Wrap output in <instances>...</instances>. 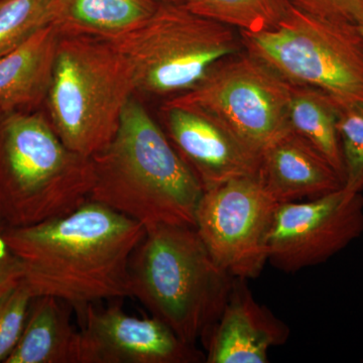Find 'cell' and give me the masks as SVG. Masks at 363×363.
<instances>
[{"label": "cell", "instance_id": "obj_1", "mask_svg": "<svg viewBox=\"0 0 363 363\" xmlns=\"http://www.w3.org/2000/svg\"><path fill=\"white\" fill-rule=\"evenodd\" d=\"M145 234L138 221L90 199L63 216L4 228L33 297L52 296L80 311L131 297L128 267Z\"/></svg>", "mask_w": 363, "mask_h": 363}, {"label": "cell", "instance_id": "obj_2", "mask_svg": "<svg viewBox=\"0 0 363 363\" xmlns=\"http://www.w3.org/2000/svg\"><path fill=\"white\" fill-rule=\"evenodd\" d=\"M91 161L95 183L90 200L138 221L145 230L160 225L195 228L204 190L135 97L113 140Z\"/></svg>", "mask_w": 363, "mask_h": 363}, {"label": "cell", "instance_id": "obj_3", "mask_svg": "<svg viewBox=\"0 0 363 363\" xmlns=\"http://www.w3.org/2000/svg\"><path fill=\"white\" fill-rule=\"evenodd\" d=\"M128 271L131 297L193 346L211 333L234 281L217 266L194 227L187 226L145 230Z\"/></svg>", "mask_w": 363, "mask_h": 363}, {"label": "cell", "instance_id": "obj_4", "mask_svg": "<svg viewBox=\"0 0 363 363\" xmlns=\"http://www.w3.org/2000/svg\"><path fill=\"white\" fill-rule=\"evenodd\" d=\"M92 161L60 140L39 111L0 109V220L33 225L63 216L90 199Z\"/></svg>", "mask_w": 363, "mask_h": 363}, {"label": "cell", "instance_id": "obj_5", "mask_svg": "<svg viewBox=\"0 0 363 363\" xmlns=\"http://www.w3.org/2000/svg\"><path fill=\"white\" fill-rule=\"evenodd\" d=\"M136 91L130 63L108 40L61 35L45 104L67 149L87 159L101 152Z\"/></svg>", "mask_w": 363, "mask_h": 363}, {"label": "cell", "instance_id": "obj_6", "mask_svg": "<svg viewBox=\"0 0 363 363\" xmlns=\"http://www.w3.org/2000/svg\"><path fill=\"white\" fill-rule=\"evenodd\" d=\"M108 40L130 63L138 91L164 100L194 87L217 62L243 49L235 28L169 2H159L140 26Z\"/></svg>", "mask_w": 363, "mask_h": 363}, {"label": "cell", "instance_id": "obj_7", "mask_svg": "<svg viewBox=\"0 0 363 363\" xmlns=\"http://www.w3.org/2000/svg\"><path fill=\"white\" fill-rule=\"evenodd\" d=\"M240 35L245 51L290 84L316 88L340 104H363V35L357 23L291 6L274 28Z\"/></svg>", "mask_w": 363, "mask_h": 363}, {"label": "cell", "instance_id": "obj_8", "mask_svg": "<svg viewBox=\"0 0 363 363\" xmlns=\"http://www.w3.org/2000/svg\"><path fill=\"white\" fill-rule=\"evenodd\" d=\"M291 85L240 50L217 62L194 87L162 104L211 116L260 156L288 130Z\"/></svg>", "mask_w": 363, "mask_h": 363}, {"label": "cell", "instance_id": "obj_9", "mask_svg": "<svg viewBox=\"0 0 363 363\" xmlns=\"http://www.w3.org/2000/svg\"><path fill=\"white\" fill-rule=\"evenodd\" d=\"M278 205L257 177L233 179L203 192L195 229L217 266L229 276L257 279L269 262Z\"/></svg>", "mask_w": 363, "mask_h": 363}, {"label": "cell", "instance_id": "obj_10", "mask_svg": "<svg viewBox=\"0 0 363 363\" xmlns=\"http://www.w3.org/2000/svg\"><path fill=\"white\" fill-rule=\"evenodd\" d=\"M363 234V195L345 188L307 201L279 204L269 262L285 272L318 266Z\"/></svg>", "mask_w": 363, "mask_h": 363}, {"label": "cell", "instance_id": "obj_11", "mask_svg": "<svg viewBox=\"0 0 363 363\" xmlns=\"http://www.w3.org/2000/svg\"><path fill=\"white\" fill-rule=\"evenodd\" d=\"M78 363H199L206 355L157 318L126 314L119 306L81 311Z\"/></svg>", "mask_w": 363, "mask_h": 363}, {"label": "cell", "instance_id": "obj_12", "mask_svg": "<svg viewBox=\"0 0 363 363\" xmlns=\"http://www.w3.org/2000/svg\"><path fill=\"white\" fill-rule=\"evenodd\" d=\"M161 111L162 130L203 190L233 179L257 176L259 155L211 116L166 104Z\"/></svg>", "mask_w": 363, "mask_h": 363}, {"label": "cell", "instance_id": "obj_13", "mask_svg": "<svg viewBox=\"0 0 363 363\" xmlns=\"http://www.w3.org/2000/svg\"><path fill=\"white\" fill-rule=\"evenodd\" d=\"M290 328L259 304L247 279H234L220 318L204 342L207 363H267L272 348L283 345Z\"/></svg>", "mask_w": 363, "mask_h": 363}, {"label": "cell", "instance_id": "obj_14", "mask_svg": "<svg viewBox=\"0 0 363 363\" xmlns=\"http://www.w3.org/2000/svg\"><path fill=\"white\" fill-rule=\"evenodd\" d=\"M257 177L278 204L316 199L344 188L330 162L290 128L262 150Z\"/></svg>", "mask_w": 363, "mask_h": 363}, {"label": "cell", "instance_id": "obj_15", "mask_svg": "<svg viewBox=\"0 0 363 363\" xmlns=\"http://www.w3.org/2000/svg\"><path fill=\"white\" fill-rule=\"evenodd\" d=\"M60 38L49 25L0 57V109L39 111L51 85Z\"/></svg>", "mask_w": 363, "mask_h": 363}, {"label": "cell", "instance_id": "obj_16", "mask_svg": "<svg viewBox=\"0 0 363 363\" xmlns=\"http://www.w3.org/2000/svg\"><path fill=\"white\" fill-rule=\"evenodd\" d=\"M72 306L52 296L33 298L20 340L4 363H78Z\"/></svg>", "mask_w": 363, "mask_h": 363}, {"label": "cell", "instance_id": "obj_17", "mask_svg": "<svg viewBox=\"0 0 363 363\" xmlns=\"http://www.w3.org/2000/svg\"><path fill=\"white\" fill-rule=\"evenodd\" d=\"M157 0H51L50 25L61 35L111 40L149 18Z\"/></svg>", "mask_w": 363, "mask_h": 363}, {"label": "cell", "instance_id": "obj_18", "mask_svg": "<svg viewBox=\"0 0 363 363\" xmlns=\"http://www.w3.org/2000/svg\"><path fill=\"white\" fill-rule=\"evenodd\" d=\"M291 85L289 126L311 143L344 182V162L338 131V102L309 86Z\"/></svg>", "mask_w": 363, "mask_h": 363}, {"label": "cell", "instance_id": "obj_19", "mask_svg": "<svg viewBox=\"0 0 363 363\" xmlns=\"http://www.w3.org/2000/svg\"><path fill=\"white\" fill-rule=\"evenodd\" d=\"M184 4L238 32L250 33L274 28L292 6L290 0H187Z\"/></svg>", "mask_w": 363, "mask_h": 363}, {"label": "cell", "instance_id": "obj_20", "mask_svg": "<svg viewBox=\"0 0 363 363\" xmlns=\"http://www.w3.org/2000/svg\"><path fill=\"white\" fill-rule=\"evenodd\" d=\"M51 0H0V57L50 25Z\"/></svg>", "mask_w": 363, "mask_h": 363}, {"label": "cell", "instance_id": "obj_21", "mask_svg": "<svg viewBox=\"0 0 363 363\" xmlns=\"http://www.w3.org/2000/svg\"><path fill=\"white\" fill-rule=\"evenodd\" d=\"M344 188L363 193V104H338Z\"/></svg>", "mask_w": 363, "mask_h": 363}, {"label": "cell", "instance_id": "obj_22", "mask_svg": "<svg viewBox=\"0 0 363 363\" xmlns=\"http://www.w3.org/2000/svg\"><path fill=\"white\" fill-rule=\"evenodd\" d=\"M33 298L23 281L0 301V363L6 362L20 340Z\"/></svg>", "mask_w": 363, "mask_h": 363}, {"label": "cell", "instance_id": "obj_23", "mask_svg": "<svg viewBox=\"0 0 363 363\" xmlns=\"http://www.w3.org/2000/svg\"><path fill=\"white\" fill-rule=\"evenodd\" d=\"M301 11L328 18L355 23L363 11V0H290Z\"/></svg>", "mask_w": 363, "mask_h": 363}, {"label": "cell", "instance_id": "obj_24", "mask_svg": "<svg viewBox=\"0 0 363 363\" xmlns=\"http://www.w3.org/2000/svg\"><path fill=\"white\" fill-rule=\"evenodd\" d=\"M6 224L0 220V301L23 281L25 272L20 259L4 238Z\"/></svg>", "mask_w": 363, "mask_h": 363}, {"label": "cell", "instance_id": "obj_25", "mask_svg": "<svg viewBox=\"0 0 363 363\" xmlns=\"http://www.w3.org/2000/svg\"><path fill=\"white\" fill-rule=\"evenodd\" d=\"M355 23H357L358 28H359L360 33H362L363 35V11L359 13V16H357Z\"/></svg>", "mask_w": 363, "mask_h": 363}, {"label": "cell", "instance_id": "obj_26", "mask_svg": "<svg viewBox=\"0 0 363 363\" xmlns=\"http://www.w3.org/2000/svg\"><path fill=\"white\" fill-rule=\"evenodd\" d=\"M160 2H169V4H185L187 0H157Z\"/></svg>", "mask_w": 363, "mask_h": 363}]
</instances>
